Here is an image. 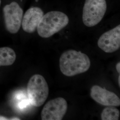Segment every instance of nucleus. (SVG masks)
Listing matches in <instances>:
<instances>
[{
    "mask_svg": "<svg viewBox=\"0 0 120 120\" xmlns=\"http://www.w3.org/2000/svg\"><path fill=\"white\" fill-rule=\"evenodd\" d=\"M118 84H119V87L120 86V75H119V77H118Z\"/></svg>",
    "mask_w": 120,
    "mask_h": 120,
    "instance_id": "obj_15",
    "label": "nucleus"
},
{
    "mask_svg": "<svg viewBox=\"0 0 120 120\" xmlns=\"http://www.w3.org/2000/svg\"><path fill=\"white\" fill-rule=\"evenodd\" d=\"M44 15L42 10L37 7H31L27 10L22 20L23 30L28 33H33L37 29Z\"/></svg>",
    "mask_w": 120,
    "mask_h": 120,
    "instance_id": "obj_9",
    "label": "nucleus"
},
{
    "mask_svg": "<svg viewBox=\"0 0 120 120\" xmlns=\"http://www.w3.org/2000/svg\"><path fill=\"white\" fill-rule=\"evenodd\" d=\"M120 116V111L113 106L105 108L101 113L102 120H118Z\"/></svg>",
    "mask_w": 120,
    "mask_h": 120,
    "instance_id": "obj_11",
    "label": "nucleus"
},
{
    "mask_svg": "<svg viewBox=\"0 0 120 120\" xmlns=\"http://www.w3.org/2000/svg\"><path fill=\"white\" fill-rule=\"evenodd\" d=\"M68 109L66 101L62 98H57L49 101L41 112L42 120H61Z\"/></svg>",
    "mask_w": 120,
    "mask_h": 120,
    "instance_id": "obj_6",
    "label": "nucleus"
},
{
    "mask_svg": "<svg viewBox=\"0 0 120 120\" xmlns=\"http://www.w3.org/2000/svg\"><path fill=\"white\" fill-rule=\"evenodd\" d=\"M90 96L96 102L104 106H119L120 99L116 95L98 86H93Z\"/></svg>",
    "mask_w": 120,
    "mask_h": 120,
    "instance_id": "obj_8",
    "label": "nucleus"
},
{
    "mask_svg": "<svg viewBox=\"0 0 120 120\" xmlns=\"http://www.w3.org/2000/svg\"><path fill=\"white\" fill-rule=\"evenodd\" d=\"M16 58L15 51L7 47L0 48V66L13 64Z\"/></svg>",
    "mask_w": 120,
    "mask_h": 120,
    "instance_id": "obj_10",
    "label": "nucleus"
},
{
    "mask_svg": "<svg viewBox=\"0 0 120 120\" xmlns=\"http://www.w3.org/2000/svg\"><path fill=\"white\" fill-rule=\"evenodd\" d=\"M30 104V101L28 100H22L18 103V106L20 109H23L26 107Z\"/></svg>",
    "mask_w": 120,
    "mask_h": 120,
    "instance_id": "obj_12",
    "label": "nucleus"
},
{
    "mask_svg": "<svg viewBox=\"0 0 120 120\" xmlns=\"http://www.w3.org/2000/svg\"><path fill=\"white\" fill-rule=\"evenodd\" d=\"M61 72L67 77H73L85 73L90 68V60L86 54L81 52L69 50L60 56Z\"/></svg>",
    "mask_w": 120,
    "mask_h": 120,
    "instance_id": "obj_1",
    "label": "nucleus"
},
{
    "mask_svg": "<svg viewBox=\"0 0 120 120\" xmlns=\"http://www.w3.org/2000/svg\"><path fill=\"white\" fill-rule=\"evenodd\" d=\"M49 93L47 82L40 74H35L30 78L27 85L28 100L30 104L40 107L47 100Z\"/></svg>",
    "mask_w": 120,
    "mask_h": 120,
    "instance_id": "obj_3",
    "label": "nucleus"
},
{
    "mask_svg": "<svg viewBox=\"0 0 120 120\" xmlns=\"http://www.w3.org/2000/svg\"><path fill=\"white\" fill-rule=\"evenodd\" d=\"M4 23L9 33L16 34L22 26L23 11L16 2L13 1L3 8Z\"/></svg>",
    "mask_w": 120,
    "mask_h": 120,
    "instance_id": "obj_5",
    "label": "nucleus"
},
{
    "mask_svg": "<svg viewBox=\"0 0 120 120\" xmlns=\"http://www.w3.org/2000/svg\"><path fill=\"white\" fill-rule=\"evenodd\" d=\"M9 120V119H8L6 117H5L4 116H0V120Z\"/></svg>",
    "mask_w": 120,
    "mask_h": 120,
    "instance_id": "obj_14",
    "label": "nucleus"
},
{
    "mask_svg": "<svg viewBox=\"0 0 120 120\" xmlns=\"http://www.w3.org/2000/svg\"><path fill=\"white\" fill-rule=\"evenodd\" d=\"M0 4H1V0H0Z\"/></svg>",
    "mask_w": 120,
    "mask_h": 120,
    "instance_id": "obj_16",
    "label": "nucleus"
},
{
    "mask_svg": "<svg viewBox=\"0 0 120 120\" xmlns=\"http://www.w3.org/2000/svg\"><path fill=\"white\" fill-rule=\"evenodd\" d=\"M116 71L119 73H120V62H119L117 63V64H116Z\"/></svg>",
    "mask_w": 120,
    "mask_h": 120,
    "instance_id": "obj_13",
    "label": "nucleus"
},
{
    "mask_svg": "<svg viewBox=\"0 0 120 120\" xmlns=\"http://www.w3.org/2000/svg\"><path fill=\"white\" fill-rule=\"evenodd\" d=\"M106 9L105 0H86L82 14L85 25L91 27L98 25L103 19Z\"/></svg>",
    "mask_w": 120,
    "mask_h": 120,
    "instance_id": "obj_4",
    "label": "nucleus"
},
{
    "mask_svg": "<svg viewBox=\"0 0 120 120\" xmlns=\"http://www.w3.org/2000/svg\"><path fill=\"white\" fill-rule=\"evenodd\" d=\"M98 45L103 51L112 53L120 47V26L104 33L99 39Z\"/></svg>",
    "mask_w": 120,
    "mask_h": 120,
    "instance_id": "obj_7",
    "label": "nucleus"
},
{
    "mask_svg": "<svg viewBox=\"0 0 120 120\" xmlns=\"http://www.w3.org/2000/svg\"><path fill=\"white\" fill-rule=\"evenodd\" d=\"M69 22V17L64 13L50 11L43 15L37 30L41 37L49 38L62 30Z\"/></svg>",
    "mask_w": 120,
    "mask_h": 120,
    "instance_id": "obj_2",
    "label": "nucleus"
}]
</instances>
